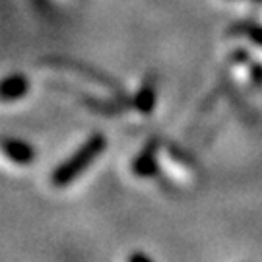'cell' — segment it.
I'll list each match as a JSON object with an SVG mask.
<instances>
[{
    "instance_id": "cell-1",
    "label": "cell",
    "mask_w": 262,
    "mask_h": 262,
    "mask_svg": "<svg viewBox=\"0 0 262 262\" xmlns=\"http://www.w3.org/2000/svg\"><path fill=\"white\" fill-rule=\"evenodd\" d=\"M105 148H107V138H105L103 132L92 134L70 158L64 159L62 163H58L55 167V171L51 173V183H53V187H56V188L68 187L74 179L80 177L85 169L90 167L95 159L103 154Z\"/></svg>"
},
{
    "instance_id": "cell-2",
    "label": "cell",
    "mask_w": 262,
    "mask_h": 262,
    "mask_svg": "<svg viewBox=\"0 0 262 262\" xmlns=\"http://www.w3.org/2000/svg\"><path fill=\"white\" fill-rule=\"evenodd\" d=\"M45 62H47L49 66L68 68V70H74V72H78V74H84V78H88V80H92V82H95V84H99V85H103V88H107V90H111L122 105L132 103L130 99H128V95L122 92L121 85L117 84L113 78H109V76L103 74V72H99V70H95V68H92V66L80 64V62L70 60V58H49V60H45Z\"/></svg>"
},
{
    "instance_id": "cell-3",
    "label": "cell",
    "mask_w": 262,
    "mask_h": 262,
    "mask_svg": "<svg viewBox=\"0 0 262 262\" xmlns=\"http://www.w3.org/2000/svg\"><path fill=\"white\" fill-rule=\"evenodd\" d=\"M158 154H159V138L151 136L138 151V156L132 161V175L140 179H151L158 175Z\"/></svg>"
},
{
    "instance_id": "cell-4",
    "label": "cell",
    "mask_w": 262,
    "mask_h": 262,
    "mask_svg": "<svg viewBox=\"0 0 262 262\" xmlns=\"http://www.w3.org/2000/svg\"><path fill=\"white\" fill-rule=\"evenodd\" d=\"M156 99H158V76L148 74L142 82L136 97L132 99V107L140 115H151L156 107Z\"/></svg>"
},
{
    "instance_id": "cell-5",
    "label": "cell",
    "mask_w": 262,
    "mask_h": 262,
    "mask_svg": "<svg viewBox=\"0 0 262 262\" xmlns=\"http://www.w3.org/2000/svg\"><path fill=\"white\" fill-rule=\"evenodd\" d=\"M2 151L10 161H14L18 165H28L35 159V148L28 142L18 140V138H4Z\"/></svg>"
},
{
    "instance_id": "cell-6",
    "label": "cell",
    "mask_w": 262,
    "mask_h": 262,
    "mask_svg": "<svg viewBox=\"0 0 262 262\" xmlns=\"http://www.w3.org/2000/svg\"><path fill=\"white\" fill-rule=\"evenodd\" d=\"M29 92V82L24 74H10L2 80L0 85V94H2V101H18Z\"/></svg>"
},
{
    "instance_id": "cell-7",
    "label": "cell",
    "mask_w": 262,
    "mask_h": 262,
    "mask_svg": "<svg viewBox=\"0 0 262 262\" xmlns=\"http://www.w3.org/2000/svg\"><path fill=\"white\" fill-rule=\"evenodd\" d=\"M227 35H237V37L251 39L254 45H258V47L262 49V24H256V21H251V19L237 21L233 26H229Z\"/></svg>"
},
{
    "instance_id": "cell-8",
    "label": "cell",
    "mask_w": 262,
    "mask_h": 262,
    "mask_svg": "<svg viewBox=\"0 0 262 262\" xmlns=\"http://www.w3.org/2000/svg\"><path fill=\"white\" fill-rule=\"evenodd\" d=\"M231 58H233V62H237V64H251V55H249L245 49H237V51H233Z\"/></svg>"
},
{
    "instance_id": "cell-9",
    "label": "cell",
    "mask_w": 262,
    "mask_h": 262,
    "mask_svg": "<svg viewBox=\"0 0 262 262\" xmlns=\"http://www.w3.org/2000/svg\"><path fill=\"white\" fill-rule=\"evenodd\" d=\"M251 80H253L254 85H260L262 84V64H254L251 62Z\"/></svg>"
},
{
    "instance_id": "cell-10",
    "label": "cell",
    "mask_w": 262,
    "mask_h": 262,
    "mask_svg": "<svg viewBox=\"0 0 262 262\" xmlns=\"http://www.w3.org/2000/svg\"><path fill=\"white\" fill-rule=\"evenodd\" d=\"M128 260L130 262H136V260H142V262H150V256L144 253H132L130 256H128Z\"/></svg>"
},
{
    "instance_id": "cell-11",
    "label": "cell",
    "mask_w": 262,
    "mask_h": 262,
    "mask_svg": "<svg viewBox=\"0 0 262 262\" xmlns=\"http://www.w3.org/2000/svg\"><path fill=\"white\" fill-rule=\"evenodd\" d=\"M33 4H37V6H43V4H45V0H33Z\"/></svg>"
},
{
    "instance_id": "cell-12",
    "label": "cell",
    "mask_w": 262,
    "mask_h": 262,
    "mask_svg": "<svg viewBox=\"0 0 262 262\" xmlns=\"http://www.w3.org/2000/svg\"><path fill=\"white\" fill-rule=\"evenodd\" d=\"M251 2H258V4H262V0H251Z\"/></svg>"
}]
</instances>
